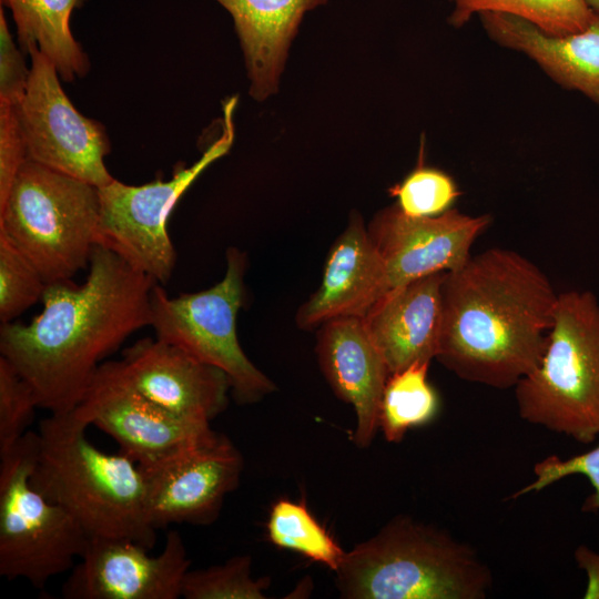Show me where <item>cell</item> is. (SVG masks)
I'll return each mask as SVG.
<instances>
[{"instance_id":"cell-1","label":"cell","mask_w":599,"mask_h":599,"mask_svg":"<svg viewBox=\"0 0 599 599\" xmlns=\"http://www.w3.org/2000/svg\"><path fill=\"white\" fill-rule=\"evenodd\" d=\"M155 282L95 244L83 284L49 283L29 324L0 327V353L31 385L39 408L67 413L81 402L103 359L151 325Z\"/></svg>"},{"instance_id":"cell-2","label":"cell","mask_w":599,"mask_h":599,"mask_svg":"<svg viewBox=\"0 0 599 599\" xmlns=\"http://www.w3.org/2000/svg\"><path fill=\"white\" fill-rule=\"evenodd\" d=\"M558 295L516 251L491 247L446 272L436 359L459 378L506 389L538 364Z\"/></svg>"},{"instance_id":"cell-3","label":"cell","mask_w":599,"mask_h":599,"mask_svg":"<svg viewBox=\"0 0 599 599\" xmlns=\"http://www.w3.org/2000/svg\"><path fill=\"white\" fill-rule=\"evenodd\" d=\"M89 426L74 409L42 419L30 481L89 537L129 538L151 550L158 530L148 519L143 473L122 453L95 447Z\"/></svg>"},{"instance_id":"cell-4","label":"cell","mask_w":599,"mask_h":599,"mask_svg":"<svg viewBox=\"0 0 599 599\" xmlns=\"http://www.w3.org/2000/svg\"><path fill=\"white\" fill-rule=\"evenodd\" d=\"M335 572L348 599H484L493 585L475 549L409 516L346 551Z\"/></svg>"},{"instance_id":"cell-5","label":"cell","mask_w":599,"mask_h":599,"mask_svg":"<svg viewBox=\"0 0 599 599\" xmlns=\"http://www.w3.org/2000/svg\"><path fill=\"white\" fill-rule=\"evenodd\" d=\"M515 396L530 424L581 444L599 437V301L592 292L559 293L544 353Z\"/></svg>"},{"instance_id":"cell-6","label":"cell","mask_w":599,"mask_h":599,"mask_svg":"<svg viewBox=\"0 0 599 599\" xmlns=\"http://www.w3.org/2000/svg\"><path fill=\"white\" fill-rule=\"evenodd\" d=\"M100 219L99 187L27 159L0 205V232L47 284L90 263Z\"/></svg>"},{"instance_id":"cell-7","label":"cell","mask_w":599,"mask_h":599,"mask_svg":"<svg viewBox=\"0 0 599 599\" xmlns=\"http://www.w3.org/2000/svg\"><path fill=\"white\" fill-rule=\"evenodd\" d=\"M37 448L38 434L28 430L0 455V576L42 589L73 568L90 537L32 486Z\"/></svg>"},{"instance_id":"cell-8","label":"cell","mask_w":599,"mask_h":599,"mask_svg":"<svg viewBox=\"0 0 599 599\" xmlns=\"http://www.w3.org/2000/svg\"><path fill=\"white\" fill-rule=\"evenodd\" d=\"M247 257L237 247L226 251V271L214 286L170 297L155 283L151 293V327L155 337L195 359L224 372L240 404L255 403L275 386L245 355L236 332L245 302Z\"/></svg>"},{"instance_id":"cell-9","label":"cell","mask_w":599,"mask_h":599,"mask_svg":"<svg viewBox=\"0 0 599 599\" xmlns=\"http://www.w3.org/2000/svg\"><path fill=\"white\" fill-rule=\"evenodd\" d=\"M236 105L237 97L224 101L220 138L192 165L179 166L170 180L129 185L113 179L99 187L97 244L112 251L155 283L167 284L176 263V252L167 233L169 216L202 172L231 150Z\"/></svg>"},{"instance_id":"cell-10","label":"cell","mask_w":599,"mask_h":599,"mask_svg":"<svg viewBox=\"0 0 599 599\" xmlns=\"http://www.w3.org/2000/svg\"><path fill=\"white\" fill-rule=\"evenodd\" d=\"M17 112L28 159L97 187L113 181L104 158L111 143L102 123L82 115L63 91L53 62L37 44Z\"/></svg>"},{"instance_id":"cell-11","label":"cell","mask_w":599,"mask_h":599,"mask_svg":"<svg viewBox=\"0 0 599 599\" xmlns=\"http://www.w3.org/2000/svg\"><path fill=\"white\" fill-rule=\"evenodd\" d=\"M73 409L112 437L119 451L142 469L174 459L216 435L210 423L182 417L142 396L123 378L115 361L100 365Z\"/></svg>"},{"instance_id":"cell-12","label":"cell","mask_w":599,"mask_h":599,"mask_svg":"<svg viewBox=\"0 0 599 599\" xmlns=\"http://www.w3.org/2000/svg\"><path fill=\"white\" fill-rule=\"evenodd\" d=\"M139 542L121 537H90L62 586L67 599H177L190 569L177 530L152 556Z\"/></svg>"},{"instance_id":"cell-13","label":"cell","mask_w":599,"mask_h":599,"mask_svg":"<svg viewBox=\"0 0 599 599\" xmlns=\"http://www.w3.org/2000/svg\"><path fill=\"white\" fill-rule=\"evenodd\" d=\"M244 461L223 434L160 466L142 469L145 507L156 530L174 524L211 525L236 489Z\"/></svg>"},{"instance_id":"cell-14","label":"cell","mask_w":599,"mask_h":599,"mask_svg":"<svg viewBox=\"0 0 599 599\" xmlns=\"http://www.w3.org/2000/svg\"><path fill=\"white\" fill-rule=\"evenodd\" d=\"M490 222L487 214L468 215L453 207L436 216L414 217L394 204L378 211L367 231L393 290L426 275L461 267Z\"/></svg>"},{"instance_id":"cell-15","label":"cell","mask_w":599,"mask_h":599,"mask_svg":"<svg viewBox=\"0 0 599 599\" xmlns=\"http://www.w3.org/2000/svg\"><path fill=\"white\" fill-rule=\"evenodd\" d=\"M115 362L131 387L176 415L211 423L227 407L232 387L224 372L156 337L136 341Z\"/></svg>"},{"instance_id":"cell-16","label":"cell","mask_w":599,"mask_h":599,"mask_svg":"<svg viewBox=\"0 0 599 599\" xmlns=\"http://www.w3.org/2000/svg\"><path fill=\"white\" fill-rule=\"evenodd\" d=\"M388 291L384 262L362 215L353 211L327 254L319 287L297 309V327L309 331L332 318L363 317Z\"/></svg>"},{"instance_id":"cell-17","label":"cell","mask_w":599,"mask_h":599,"mask_svg":"<svg viewBox=\"0 0 599 599\" xmlns=\"http://www.w3.org/2000/svg\"><path fill=\"white\" fill-rule=\"evenodd\" d=\"M316 354L333 392L355 409L354 443L367 447L379 428V404L389 372L362 317L342 316L323 323Z\"/></svg>"},{"instance_id":"cell-18","label":"cell","mask_w":599,"mask_h":599,"mask_svg":"<svg viewBox=\"0 0 599 599\" xmlns=\"http://www.w3.org/2000/svg\"><path fill=\"white\" fill-rule=\"evenodd\" d=\"M445 274L434 273L389 290L362 317L389 375L436 358Z\"/></svg>"},{"instance_id":"cell-19","label":"cell","mask_w":599,"mask_h":599,"mask_svg":"<svg viewBox=\"0 0 599 599\" xmlns=\"http://www.w3.org/2000/svg\"><path fill=\"white\" fill-rule=\"evenodd\" d=\"M480 22L501 47L522 52L556 83L578 91L599 106V11L582 31L552 35L518 17L484 12Z\"/></svg>"},{"instance_id":"cell-20","label":"cell","mask_w":599,"mask_h":599,"mask_svg":"<svg viewBox=\"0 0 599 599\" xmlns=\"http://www.w3.org/2000/svg\"><path fill=\"white\" fill-rule=\"evenodd\" d=\"M232 17L243 51L250 95L277 91L288 49L305 14L328 0H215Z\"/></svg>"},{"instance_id":"cell-21","label":"cell","mask_w":599,"mask_h":599,"mask_svg":"<svg viewBox=\"0 0 599 599\" xmlns=\"http://www.w3.org/2000/svg\"><path fill=\"white\" fill-rule=\"evenodd\" d=\"M87 1L0 0L12 12L21 50L27 52L31 44H37L67 82L85 77L90 69L88 54L70 29L73 10Z\"/></svg>"},{"instance_id":"cell-22","label":"cell","mask_w":599,"mask_h":599,"mask_svg":"<svg viewBox=\"0 0 599 599\" xmlns=\"http://www.w3.org/2000/svg\"><path fill=\"white\" fill-rule=\"evenodd\" d=\"M429 363H415L388 376L378 413V427L387 441L399 443L409 429L436 417L439 398L427 378Z\"/></svg>"},{"instance_id":"cell-23","label":"cell","mask_w":599,"mask_h":599,"mask_svg":"<svg viewBox=\"0 0 599 599\" xmlns=\"http://www.w3.org/2000/svg\"><path fill=\"white\" fill-rule=\"evenodd\" d=\"M448 21L463 27L484 12L507 13L524 19L552 35H566L588 28L596 11L587 0H449Z\"/></svg>"},{"instance_id":"cell-24","label":"cell","mask_w":599,"mask_h":599,"mask_svg":"<svg viewBox=\"0 0 599 599\" xmlns=\"http://www.w3.org/2000/svg\"><path fill=\"white\" fill-rule=\"evenodd\" d=\"M266 529L273 545L300 552L334 571L339 567L346 552L315 519L304 502L288 499L276 501L271 509Z\"/></svg>"},{"instance_id":"cell-25","label":"cell","mask_w":599,"mask_h":599,"mask_svg":"<svg viewBox=\"0 0 599 599\" xmlns=\"http://www.w3.org/2000/svg\"><path fill=\"white\" fill-rule=\"evenodd\" d=\"M248 556H235L223 565L186 572L182 596L185 599H264L268 579H254Z\"/></svg>"},{"instance_id":"cell-26","label":"cell","mask_w":599,"mask_h":599,"mask_svg":"<svg viewBox=\"0 0 599 599\" xmlns=\"http://www.w3.org/2000/svg\"><path fill=\"white\" fill-rule=\"evenodd\" d=\"M47 283L32 262L0 232V321L12 323L42 300Z\"/></svg>"},{"instance_id":"cell-27","label":"cell","mask_w":599,"mask_h":599,"mask_svg":"<svg viewBox=\"0 0 599 599\" xmlns=\"http://www.w3.org/2000/svg\"><path fill=\"white\" fill-rule=\"evenodd\" d=\"M423 145L419 164L400 183L389 189L396 205L414 217L436 216L451 209L460 195L455 181L444 171L423 164Z\"/></svg>"},{"instance_id":"cell-28","label":"cell","mask_w":599,"mask_h":599,"mask_svg":"<svg viewBox=\"0 0 599 599\" xmlns=\"http://www.w3.org/2000/svg\"><path fill=\"white\" fill-rule=\"evenodd\" d=\"M39 408L31 385L0 355V455L28 432Z\"/></svg>"},{"instance_id":"cell-29","label":"cell","mask_w":599,"mask_h":599,"mask_svg":"<svg viewBox=\"0 0 599 599\" xmlns=\"http://www.w3.org/2000/svg\"><path fill=\"white\" fill-rule=\"evenodd\" d=\"M572 475L585 476L593 488V493L582 504V511H599V444L583 454L566 459L551 455L539 460L534 466L535 479L517 490L511 498H519L526 494L540 491L554 483Z\"/></svg>"},{"instance_id":"cell-30","label":"cell","mask_w":599,"mask_h":599,"mask_svg":"<svg viewBox=\"0 0 599 599\" xmlns=\"http://www.w3.org/2000/svg\"><path fill=\"white\" fill-rule=\"evenodd\" d=\"M27 159L17 104L0 101V205Z\"/></svg>"},{"instance_id":"cell-31","label":"cell","mask_w":599,"mask_h":599,"mask_svg":"<svg viewBox=\"0 0 599 599\" xmlns=\"http://www.w3.org/2000/svg\"><path fill=\"white\" fill-rule=\"evenodd\" d=\"M30 69L10 32L0 4V101L18 104L24 95Z\"/></svg>"},{"instance_id":"cell-32","label":"cell","mask_w":599,"mask_h":599,"mask_svg":"<svg viewBox=\"0 0 599 599\" xmlns=\"http://www.w3.org/2000/svg\"><path fill=\"white\" fill-rule=\"evenodd\" d=\"M573 558L578 568L583 570L587 576L583 598L599 599V552L586 545H580L575 549Z\"/></svg>"},{"instance_id":"cell-33","label":"cell","mask_w":599,"mask_h":599,"mask_svg":"<svg viewBox=\"0 0 599 599\" xmlns=\"http://www.w3.org/2000/svg\"><path fill=\"white\" fill-rule=\"evenodd\" d=\"M587 2L595 11H599V0H587Z\"/></svg>"}]
</instances>
